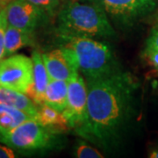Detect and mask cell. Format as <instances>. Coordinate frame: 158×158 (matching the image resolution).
Listing matches in <instances>:
<instances>
[{"instance_id": "obj_8", "label": "cell", "mask_w": 158, "mask_h": 158, "mask_svg": "<svg viewBox=\"0 0 158 158\" xmlns=\"http://www.w3.org/2000/svg\"><path fill=\"white\" fill-rule=\"evenodd\" d=\"M7 22L19 29L34 32L48 15L39 6L27 0H12L5 8Z\"/></svg>"}, {"instance_id": "obj_14", "label": "cell", "mask_w": 158, "mask_h": 158, "mask_svg": "<svg viewBox=\"0 0 158 158\" xmlns=\"http://www.w3.org/2000/svg\"><path fill=\"white\" fill-rule=\"evenodd\" d=\"M33 33L7 25L5 33V56H10L27 46L33 45Z\"/></svg>"}, {"instance_id": "obj_1", "label": "cell", "mask_w": 158, "mask_h": 158, "mask_svg": "<svg viewBox=\"0 0 158 158\" xmlns=\"http://www.w3.org/2000/svg\"><path fill=\"white\" fill-rule=\"evenodd\" d=\"M86 116L76 133L104 149H112L132 118L137 84L129 72L118 69L97 78H86Z\"/></svg>"}, {"instance_id": "obj_12", "label": "cell", "mask_w": 158, "mask_h": 158, "mask_svg": "<svg viewBox=\"0 0 158 158\" xmlns=\"http://www.w3.org/2000/svg\"><path fill=\"white\" fill-rule=\"evenodd\" d=\"M67 97L68 82L50 79L46 89L43 103L62 113L67 105Z\"/></svg>"}, {"instance_id": "obj_2", "label": "cell", "mask_w": 158, "mask_h": 158, "mask_svg": "<svg viewBox=\"0 0 158 158\" xmlns=\"http://www.w3.org/2000/svg\"><path fill=\"white\" fill-rule=\"evenodd\" d=\"M62 37L87 36L113 38L116 32L105 10L96 2H70L63 6L57 18Z\"/></svg>"}, {"instance_id": "obj_19", "label": "cell", "mask_w": 158, "mask_h": 158, "mask_svg": "<svg viewBox=\"0 0 158 158\" xmlns=\"http://www.w3.org/2000/svg\"><path fill=\"white\" fill-rule=\"evenodd\" d=\"M142 56L144 57L146 62L158 72V49L152 47L146 46Z\"/></svg>"}, {"instance_id": "obj_16", "label": "cell", "mask_w": 158, "mask_h": 158, "mask_svg": "<svg viewBox=\"0 0 158 158\" xmlns=\"http://www.w3.org/2000/svg\"><path fill=\"white\" fill-rule=\"evenodd\" d=\"M76 156L78 158H103L104 156L97 148L85 142H80L76 148Z\"/></svg>"}, {"instance_id": "obj_18", "label": "cell", "mask_w": 158, "mask_h": 158, "mask_svg": "<svg viewBox=\"0 0 158 158\" xmlns=\"http://www.w3.org/2000/svg\"><path fill=\"white\" fill-rule=\"evenodd\" d=\"M7 25L6 11L5 9L0 10V62L5 57V33Z\"/></svg>"}, {"instance_id": "obj_9", "label": "cell", "mask_w": 158, "mask_h": 158, "mask_svg": "<svg viewBox=\"0 0 158 158\" xmlns=\"http://www.w3.org/2000/svg\"><path fill=\"white\" fill-rule=\"evenodd\" d=\"M42 59L51 79L68 82L79 72L66 56L62 48H56L43 54Z\"/></svg>"}, {"instance_id": "obj_3", "label": "cell", "mask_w": 158, "mask_h": 158, "mask_svg": "<svg viewBox=\"0 0 158 158\" xmlns=\"http://www.w3.org/2000/svg\"><path fill=\"white\" fill-rule=\"evenodd\" d=\"M62 38L66 40L62 50L74 67L86 78H97L118 69L107 44L87 36Z\"/></svg>"}, {"instance_id": "obj_7", "label": "cell", "mask_w": 158, "mask_h": 158, "mask_svg": "<svg viewBox=\"0 0 158 158\" xmlns=\"http://www.w3.org/2000/svg\"><path fill=\"white\" fill-rule=\"evenodd\" d=\"M87 107V86L84 78L77 73L68 81L67 105L62 114L69 127L76 130L85 121Z\"/></svg>"}, {"instance_id": "obj_4", "label": "cell", "mask_w": 158, "mask_h": 158, "mask_svg": "<svg viewBox=\"0 0 158 158\" xmlns=\"http://www.w3.org/2000/svg\"><path fill=\"white\" fill-rule=\"evenodd\" d=\"M55 134L36 118H29L3 136L1 141L17 150H40L52 147Z\"/></svg>"}, {"instance_id": "obj_6", "label": "cell", "mask_w": 158, "mask_h": 158, "mask_svg": "<svg viewBox=\"0 0 158 158\" xmlns=\"http://www.w3.org/2000/svg\"><path fill=\"white\" fill-rule=\"evenodd\" d=\"M117 24L131 26L156 8L154 0H92Z\"/></svg>"}, {"instance_id": "obj_20", "label": "cell", "mask_w": 158, "mask_h": 158, "mask_svg": "<svg viewBox=\"0 0 158 158\" xmlns=\"http://www.w3.org/2000/svg\"><path fill=\"white\" fill-rule=\"evenodd\" d=\"M146 46L158 49V27L153 29L152 33L146 41Z\"/></svg>"}, {"instance_id": "obj_13", "label": "cell", "mask_w": 158, "mask_h": 158, "mask_svg": "<svg viewBox=\"0 0 158 158\" xmlns=\"http://www.w3.org/2000/svg\"><path fill=\"white\" fill-rule=\"evenodd\" d=\"M37 120L56 134L58 132H64L69 128L68 121L62 112L57 111L44 103L38 106Z\"/></svg>"}, {"instance_id": "obj_15", "label": "cell", "mask_w": 158, "mask_h": 158, "mask_svg": "<svg viewBox=\"0 0 158 158\" xmlns=\"http://www.w3.org/2000/svg\"><path fill=\"white\" fill-rule=\"evenodd\" d=\"M29 118H34L21 110L0 102V134L2 137Z\"/></svg>"}, {"instance_id": "obj_22", "label": "cell", "mask_w": 158, "mask_h": 158, "mask_svg": "<svg viewBox=\"0 0 158 158\" xmlns=\"http://www.w3.org/2000/svg\"><path fill=\"white\" fill-rule=\"evenodd\" d=\"M148 157L158 158V146L154 147L148 153Z\"/></svg>"}, {"instance_id": "obj_17", "label": "cell", "mask_w": 158, "mask_h": 158, "mask_svg": "<svg viewBox=\"0 0 158 158\" xmlns=\"http://www.w3.org/2000/svg\"><path fill=\"white\" fill-rule=\"evenodd\" d=\"M39 6L48 15H53L61 5L62 0H27Z\"/></svg>"}, {"instance_id": "obj_10", "label": "cell", "mask_w": 158, "mask_h": 158, "mask_svg": "<svg viewBox=\"0 0 158 158\" xmlns=\"http://www.w3.org/2000/svg\"><path fill=\"white\" fill-rule=\"evenodd\" d=\"M33 61V85L27 96L38 106L43 104L46 89L50 81V77L48 73L42 59V55L38 51H34L32 54Z\"/></svg>"}, {"instance_id": "obj_5", "label": "cell", "mask_w": 158, "mask_h": 158, "mask_svg": "<svg viewBox=\"0 0 158 158\" xmlns=\"http://www.w3.org/2000/svg\"><path fill=\"white\" fill-rule=\"evenodd\" d=\"M33 85V61L24 55H11L0 62V86L27 96Z\"/></svg>"}, {"instance_id": "obj_23", "label": "cell", "mask_w": 158, "mask_h": 158, "mask_svg": "<svg viewBox=\"0 0 158 158\" xmlns=\"http://www.w3.org/2000/svg\"><path fill=\"white\" fill-rule=\"evenodd\" d=\"M1 138H2V135H1V134H0V141H1Z\"/></svg>"}, {"instance_id": "obj_11", "label": "cell", "mask_w": 158, "mask_h": 158, "mask_svg": "<svg viewBox=\"0 0 158 158\" xmlns=\"http://www.w3.org/2000/svg\"><path fill=\"white\" fill-rule=\"evenodd\" d=\"M0 102L21 110L32 118L37 119L38 106L24 93L0 86Z\"/></svg>"}, {"instance_id": "obj_21", "label": "cell", "mask_w": 158, "mask_h": 158, "mask_svg": "<svg viewBox=\"0 0 158 158\" xmlns=\"http://www.w3.org/2000/svg\"><path fill=\"white\" fill-rule=\"evenodd\" d=\"M16 155L13 149L8 145H0V158H14Z\"/></svg>"}]
</instances>
